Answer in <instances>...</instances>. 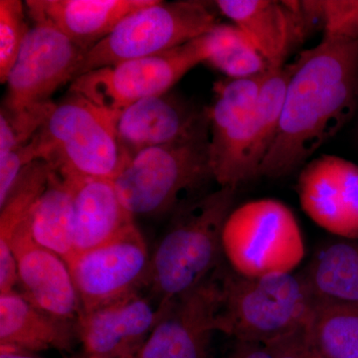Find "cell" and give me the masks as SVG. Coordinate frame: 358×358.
<instances>
[{
    "mask_svg": "<svg viewBox=\"0 0 358 358\" xmlns=\"http://www.w3.org/2000/svg\"><path fill=\"white\" fill-rule=\"evenodd\" d=\"M301 273L317 301L358 303V239L324 241Z\"/></svg>",
    "mask_w": 358,
    "mask_h": 358,
    "instance_id": "22",
    "label": "cell"
},
{
    "mask_svg": "<svg viewBox=\"0 0 358 358\" xmlns=\"http://www.w3.org/2000/svg\"><path fill=\"white\" fill-rule=\"evenodd\" d=\"M217 300L214 272L167 305L136 358H209L211 336L217 331Z\"/></svg>",
    "mask_w": 358,
    "mask_h": 358,
    "instance_id": "14",
    "label": "cell"
},
{
    "mask_svg": "<svg viewBox=\"0 0 358 358\" xmlns=\"http://www.w3.org/2000/svg\"><path fill=\"white\" fill-rule=\"evenodd\" d=\"M217 331L244 343H268L308 326L317 300L301 273L244 277L221 263Z\"/></svg>",
    "mask_w": 358,
    "mask_h": 358,
    "instance_id": "3",
    "label": "cell"
},
{
    "mask_svg": "<svg viewBox=\"0 0 358 358\" xmlns=\"http://www.w3.org/2000/svg\"><path fill=\"white\" fill-rule=\"evenodd\" d=\"M358 107V41L322 39L291 64L279 131L259 176L303 167L350 122Z\"/></svg>",
    "mask_w": 358,
    "mask_h": 358,
    "instance_id": "1",
    "label": "cell"
},
{
    "mask_svg": "<svg viewBox=\"0 0 358 358\" xmlns=\"http://www.w3.org/2000/svg\"><path fill=\"white\" fill-rule=\"evenodd\" d=\"M272 358H313L315 348L308 338L307 326L264 343Z\"/></svg>",
    "mask_w": 358,
    "mask_h": 358,
    "instance_id": "28",
    "label": "cell"
},
{
    "mask_svg": "<svg viewBox=\"0 0 358 358\" xmlns=\"http://www.w3.org/2000/svg\"><path fill=\"white\" fill-rule=\"evenodd\" d=\"M291 65L271 69L253 112L237 121L210 128V162L220 187L237 189L259 178L279 131Z\"/></svg>",
    "mask_w": 358,
    "mask_h": 358,
    "instance_id": "9",
    "label": "cell"
},
{
    "mask_svg": "<svg viewBox=\"0 0 358 358\" xmlns=\"http://www.w3.org/2000/svg\"><path fill=\"white\" fill-rule=\"evenodd\" d=\"M301 208L313 222L345 239H358V166L336 155L307 162L299 174Z\"/></svg>",
    "mask_w": 358,
    "mask_h": 358,
    "instance_id": "13",
    "label": "cell"
},
{
    "mask_svg": "<svg viewBox=\"0 0 358 358\" xmlns=\"http://www.w3.org/2000/svg\"><path fill=\"white\" fill-rule=\"evenodd\" d=\"M209 32L157 55L90 71L71 83L69 93L115 113L145 99L169 93L179 80L210 56Z\"/></svg>",
    "mask_w": 358,
    "mask_h": 358,
    "instance_id": "8",
    "label": "cell"
},
{
    "mask_svg": "<svg viewBox=\"0 0 358 358\" xmlns=\"http://www.w3.org/2000/svg\"><path fill=\"white\" fill-rule=\"evenodd\" d=\"M33 241L66 262L74 255V201L70 181L52 171L46 189L28 219Z\"/></svg>",
    "mask_w": 358,
    "mask_h": 358,
    "instance_id": "23",
    "label": "cell"
},
{
    "mask_svg": "<svg viewBox=\"0 0 358 358\" xmlns=\"http://www.w3.org/2000/svg\"><path fill=\"white\" fill-rule=\"evenodd\" d=\"M66 178L74 201V255L107 243L134 225V217L122 204L113 180Z\"/></svg>",
    "mask_w": 358,
    "mask_h": 358,
    "instance_id": "19",
    "label": "cell"
},
{
    "mask_svg": "<svg viewBox=\"0 0 358 358\" xmlns=\"http://www.w3.org/2000/svg\"><path fill=\"white\" fill-rule=\"evenodd\" d=\"M32 22L6 82L2 108L11 113L52 102L61 86L72 83L87 52L48 23Z\"/></svg>",
    "mask_w": 358,
    "mask_h": 358,
    "instance_id": "11",
    "label": "cell"
},
{
    "mask_svg": "<svg viewBox=\"0 0 358 358\" xmlns=\"http://www.w3.org/2000/svg\"><path fill=\"white\" fill-rule=\"evenodd\" d=\"M25 4L20 0L0 1V82L7 77L30 30Z\"/></svg>",
    "mask_w": 358,
    "mask_h": 358,
    "instance_id": "26",
    "label": "cell"
},
{
    "mask_svg": "<svg viewBox=\"0 0 358 358\" xmlns=\"http://www.w3.org/2000/svg\"><path fill=\"white\" fill-rule=\"evenodd\" d=\"M223 358H272L261 343L237 341L236 345Z\"/></svg>",
    "mask_w": 358,
    "mask_h": 358,
    "instance_id": "29",
    "label": "cell"
},
{
    "mask_svg": "<svg viewBox=\"0 0 358 358\" xmlns=\"http://www.w3.org/2000/svg\"><path fill=\"white\" fill-rule=\"evenodd\" d=\"M150 259L136 223L107 243L73 255L67 264L82 313L147 289Z\"/></svg>",
    "mask_w": 358,
    "mask_h": 358,
    "instance_id": "10",
    "label": "cell"
},
{
    "mask_svg": "<svg viewBox=\"0 0 358 358\" xmlns=\"http://www.w3.org/2000/svg\"><path fill=\"white\" fill-rule=\"evenodd\" d=\"M322 39L358 41V0H319Z\"/></svg>",
    "mask_w": 358,
    "mask_h": 358,
    "instance_id": "27",
    "label": "cell"
},
{
    "mask_svg": "<svg viewBox=\"0 0 358 358\" xmlns=\"http://www.w3.org/2000/svg\"><path fill=\"white\" fill-rule=\"evenodd\" d=\"M0 358H43L35 353L17 352V350H0Z\"/></svg>",
    "mask_w": 358,
    "mask_h": 358,
    "instance_id": "30",
    "label": "cell"
},
{
    "mask_svg": "<svg viewBox=\"0 0 358 358\" xmlns=\"http://www.w3.org/2000/svg\"><path fill=\"white\" fill-rule=\"evenodd\" d=\"M75 339L76 322L40 310L16 289L0 294V350L71 352Z\"/></svg>",
    "mask_w": 358,
    "mask_h": 358,
    "instance_id": "20",
    "label": "cell"
},
{
    "mask_svg": "<svg viewBox=\"0 0 358 358\" xmlns=\"http://www.w3.org/2000/svg\"><path fill=\"white\" fill-rule=\"evenodd\" d=\"M324 358H358V303L317 301L307 326Z\"/></svg>",
    "mask_w": 358,
    "mask_h": 358,
    "instance_id": "24",
    "label": "cell"
},
{
    "mask_svg": "<svg viewBox=\"0 0 358 358\" xmlns=\"http://www.w3.org/2000/svg\"><path fill=\"white\" fill-rule=\"evenodd\" d=\"M236 189L220 187L171 215L150 259L147 291L159 306L197 288L222 263V231Z\"/></svg>",
    "mask_w": 358,
    "mask_h": 358,
    "instance_id": "2",
    "label": "cell"
},
{
    "mask_svg": "<svg viewBox=\"0 0 358 358\" xmlns=\"http://www.w3.org/2000/svg\"><path fill=\"white\" fill-rule=\"evenodd\" d=\"M209 145L207 122L181 140L134 155L113 180L122 204L134 217L173 215L202 196L214 180Z\"/></svg>",
    "mask_w": 358,
    "mask_h": 358,
    "instance_id": "4",
    "label": "cell"
},
{
    "mask_svg": "<svg viewBox=\"0 0 358 358\" xmlns=\"http://www.w3.org/2000/svg\"><path fill=\"white\" fill-rule=\"evenodd\" d=\"M207 122L208 108H199L169 92L145 99L120 113L117 141L128 162L143 150L189 136Z\"/></svg>",
    "mask_w": 358,
    "mask_h": 358,
    "instance_id": "16",
    "label": "cell"
},
{
    "mask_svg": "<svg viewBox=\"0 0 358 358\" xmlns=\"http://www.w3.org/2000/svg\"><path fill=\"white\" fill-rule=\"evenodd\" d=\"M222 252L237 274L260 278L293 273L305 257L298 220L279 200H252L230 212L222 231Z\"/></svg>",
    "mask_w": 358,
    "mask_h": 358,
    "instance_id": "7",
    "label": "cell"
},
{
    "mask_svg": "<svg viewBox=\"0 0 358 358\" xmlns=\"http://www.w3.org/2000/svg\"><path fill=\"white\" fill-rule=\"evenodd\" d=\"M154 0H28V17L48 23L88 51L128 14Z\"/></svg>",
    "mask_w": 358,
    "mask_h": 358,
    "instance_id": "17",
    "label": "cell"
},
{
    "mask_svg": "<svg viewBox=\"0 0 358 358\" xmlns=\"http://www.w3.org/2000/svg\"><path fill=\"white\" fill-rule=\"evenodd\" d=\"M50 164L35 160L26 167L6 202L0 206V294L15 289L17 268L11 243L16 231L29 219L30 214L50 178Z\"/></svg>",
    "mask_w": 358,
    "mask_h": 358,
    "instance_id": "21",
    "label": "cell"
},
{
    "mask_svg": "<svg viewBox=\"0 0 358 358\" xmlns=\"http://www.w3.org/2000/svg\"><path fill=\"white\" fill-rule=\"evenodd\" d=\"M76 358H89V357H85V355H84L83 357H76Z\"/></svg>",
    "mask_w": 358,
    "mask_h": 358,
    "instance_id": "32",
    "label": "cell"
},
{
    "mask_svg": "<svg viewBox=\"0 0 358 358\" xmlns=\"http://www.w3.org/2000/svg\"><path fill=\"white\" fill-rule=\"evenodd\" d=\"M20 293L53 317L76 322L81 301L64 259L33 241L28 220L16 231L11 243Z\"/></svg>",
    "mask_w": 358,
    "mask_h": 358,
    "instance_id": "15",
    "label": "cell"
},
{
    "mask_svg": "<svg viewBox=\"0 0 358 358\" xmlns=\"http://www.w3.org/2000/svg\"><path fill=\"white\" fill-rule=\"evenodd\" d=\"M313 358H324L322 357V355H320L319 352H317V350H315V355H313Z\"/></svg>",
    "mask_w": 358,
    "mask_h": 358,
    "instance_id": "31",
    "label": "cell"
},
{
    "mask_svg": "<svg viewBox=\"0 0 358 358\" xmlns=\"http://www.w3.org/2000/svg\"><path fill=\"white\" fill-rule=\"evenodd\" d=\"M212 50L205 63L229 79L266 74L270 65L248 37L234 24L218 23L209 32Z\"/></svg>",
    "mask_w": 358,
    "mask_h": 358,
    "instance_id": "25",
    "label": "cell"
},
{
    "mask_svg": "<svg viewBox=\"0 0 358 358\" xmlns=\"http://www.w3.org/2000/svg\"><path fill=\"white\" fill-rule=\"evenodd\" d=\"M214 6L255 45L271 69L286 65L289 52L303 41L286 1L217 0Z\"/></svg>",
    "mask_w": 358,
    "mask_h": 358,
    "instance_id": "18",
    "label": "cell"
},
{
    "mask_svg": "<svg viewBox=\"0 0 358 358\" xmlns=\"http://www.w3.org/2000/svg\"><path fill=\"white\" fill-rule=\"evenodd\" d=\"M167 305L160 307L148 292L140 291L82 313L76 331L85 357L136 358Z\"/></svg>",
    "mask_w": 358,
    "mask_h": 358,
    "instance_id": "12",
    "label": "cell"
},
{
    "mask_svg": "<svg viewBox=\"0 0 358 358\" xmlns=\"http://www.w3.org/2000/svg\"><path fill=\"white\" fill-rule=\"evenodd\" d=\"M212 7L214 3L199 0H154L122 18L107 37L87 51L75 79L90 71L157 55L201 37L218 24Z\"/></svg>",
    "mask_w": 358,
    "mask_h": 358,
    "instance_id": "6",
    "label": "cell"
},
{
    "mask_svg": "<svg viewBox=\"0 0 358 358\" xmlns=\"http://www.w3.org/2000/svg\"><path fill=\"white\" fill-rule=\"evenodd\" d=\"M119 115L69 93L33 136L36 160L65 178L114 180L127 164L117 141Z\"/></svg>",
    "mask_w": 358,
    "mask_h": 358,
    "instance_id": "5",
    "label": "cell"
}]
</instances>
